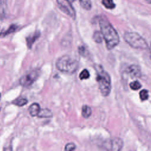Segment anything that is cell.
<instances>
[{
  "label": "cell",
  "mask_w": 151,
  "mask_h": 151,
  "mask_svg": "<svg viewBox=\"0 0 151 151\" xmlns=\"http://www.w3.org/2000/svg\"><path fill=\"white\" fill-rule=\"evenodd\" d=\"M40 109L41 108L39 104L37 103H32L31 105H30L28 109V111L31 116L35 117V116H37Z\"/></svg>",
  "instance_id": "obj_10"
},
{
  "label": "cell",
  "mask_w": 151,
  "mask_h": 151,
  "mask_svg": "<svg viewBox=\"0 0 151 151\" xmlns=\"http://www.w3.org/2000/svg\"><path fill=\"white\" fill-rule=\"evenodd\" d=\"M103 36L100 32L99 31H96L93 34V40L95 42L97 43H100L102 42L103 40Z\"/></svg>",
  "instance_id": "obj_17"
},
{
  "label": "cell",
  "mask_w": 151,
  "mask_h": 151,
  "mask_svg": "<svg viewBox=\"0 0 151 151\" xmlns=\"http://www.w3.org/2000/svg\"><path fill=\"white\" fill-rule=\"evenodd\" d=\"M28 103V100L25 98L23 97H19L16 99L15 100L12 101V103L16 106L21 107L24 105H26L27 103Z\"/></svg>",
  "instance_id": "obj_14"
},
{
  "label": "cell",
  "mask_w": 151,
  "mask_h": 151,
  "mask_svg": "<svg viewBox=\"0 0 151 151\" xmlns=\"http://www.w3.org/2000/svg\"><path fill=\"white\" fill-rule=\"evenodd\" d=\"M55 65L59 71L68 74L75 73L78 68V61L67 55H63L59 58Z\"/></svg>",
  "instance_id": "obj_3"
},
{
  "label": "cell",
  "mask_w": 151,
  "mask_h": 151,
  "mask_svg": "<svg viewBox=\"0 0 151 151\" xmlns=\"http://www.w3.org/2000/svg\"><path fill=\"white\" fill-rule=\"evenodd\" d=\"M146 1L148 2H151V0H146Z\"/></svg>",
  "instance_id": "obj_25"
},
{
  "label": "cell",
  "mask_w": 151,
  "mask_h": 151,
  "mask_svg": "<svg viewBox=\"0 0 151 151\" xmlns=\"http://www.w3.org/2000/svg\"><path fill=\"white\" fill-rule=\"evenodd\" d=\"M101 3L107 9H112L116 7V4L114 3L113 0H102Z\"/></svg>",
  "instance_id": "obj_15"
},
{
  "label": "cell",
  "mask_w": 151,
  "mask_h": 151,
  "mask_svg": "<svg viewBox=\"0 0 151 151\" xmlns=\"http://www.w3.org/2000/svg\"><path fill=\"white\" fill-rule=\"evenodd\" d=\"M123 141L119 138L110 139L104 141L101 145V148L107 150H120L123 147Z\"/></svg>",
  "instance_id": "obj_6"
},
{
  "label": "cell",
  "mask_w": 151,
  "mask_h": 151,
  "mask_svg": "<svg viewBox=\"0 0 151 151\" xmlns=\"http://www.w3.org/2000/svg\"><path fill=\"white\" fill-rule=\"evenodd\" d=\"M6 8V0H0V13H4Z\"/></svg>",
  "instance_id": "obj_21"
},
{
  "label": "cell",
  "mask_w": 151,
  "mask_h": 151,
  "mask_svg": "<svg viewBox=\"0 0 151 151\" xmlns=\"http://www.w3.org/2000/svg\"><path fill=\"white\" fill-rule=\"evenodd\" d=\"M38 76L39 71L38 70H32L20 78L19 84L21 86L25 87L30 86L37 80Z\"/></svg>",
  "instance_id": "obj_7"
},
{
  "label": "cell",
  "mask_w": 151,
  "mask_h": 151,
  "mask_svg": "<svg viewBox=\"0 0 151 151\" xmlns=\"http://www.w3.org/2000/svg\"><path fill=\"white\" fill-rule=\"evenodd\" d=\"M76 145L73 143H67L65 146V150H74L76 149Z\"/></svg>",
  "instance_id": "obj_23"
},
{
  "label": "cell",
  "mask_w": 151,
  "mask_h": 151,
  "mask_svg": "<svg viewBox=\"0 0 151 151\" xmlns=\"http://www.w3.org/2000/svg\"><path fill=\"white\" fill-rule=\"evenodd\" d=\"M99 25L101 33L106 42V47L108 50L113 49L119 43V36L112 25L104 16L100 17Z\"/></svg>",
  "instance_id": "obj_1"
},
{
  "label": "cell",
  "mask_w": 151,
  "mask_h": 151,
  "mask_svg": "<svg viewBox=\"0 0 151 151\" xmlns=\"http://www.w3.org/2000/svg\"><path fill=\"white\" fill-rule=\"evenodd\" d=\"M96 80L99 84L100 93L103 96H107L111 91V78L109 73L100 65H96Z\"/></svg>",
  "instance_id": "obj_2"
},
{
  "label": "cell",
  "mask_w": 151,
  "mask_h": 151,
  "mask_svg": "<svg viewBox=\"0 0 151 151\" xmlns=\"http://www.w3.org/2000/svg\"><path fill=\"white\" fill-rule=\"evenodd\" d=\"M78 51L80 54L83 56H86L87 54V50L84 46H80L78 47Z\"/></svg>",
  "instance_id": "obj_22"
},
{
  "label": "cell",
  "mask_w": 151,
  "mask_h": 151,
  "mask_svg": "<svg viewBox=\"0 0 151 151\" xmlns=\"http://www.w3.org/2000/svg\"><path fill=\"white\" fill-rule=\"evenodd\" d=\"M71 1H72V2H73V1H76V0H70Z\"/></svg>",
  "instance_id": "obj_26"
},
{
  "label": "cell",
  "mask_w": 151,
  "mask_h": 151,
  "mask_svg": "<svg viewBox=\"0 0 151 151\" xmlns=\"http://www.w3.org/2000/svg\"><path fill=\"white\" fill-rule=\"evenodd\" d=\"M0 98H1V94H0Z\"/></svg>",
  "instance_id": "obj_27"
},
{
  "label": "cell",
  "mask_w": 151,
  "mask_h": 151,
  "mask_svg": "<svg viewBox=\"0 0 151 151\" xmlns=\"http://www.w3.org/2000/svg\"><path fill=\"white\" fill-rule=\"evenodd\" d=\"M37 116L38 117H42V118L51 117L52 116V113L50 109L45 108V109H40Z\"/></svg>",
  "instance_id": "obj_11"
},
{
  "label": "cell",
  "mask_w": 151,
  "mask_h": 151,
  "mask_svg": "<svg viewBox=\"0 0 151 151\" xmlns=\"http://www.w3.org/2000/svg\"><path fill=\"white\" fill-rule=\"evenodd\" d=\"M141 84L138 81H134L130 83V87L133 90H137L141 88Z\"/></svg>",
  "instance_id": "obj_18"
},
{
  "label": "cell",
  "mask_w": 151,
  "mask_h": 151,
  "mask_svg": "<svg viewBox=\"0 0 151 151\" xmlns=\"http://www.w3.org/2000/svg\"><path fill=\"white\" fill-rule=\"evenodd\" d=\"M59 9L73 19L76 17V11L69 0H56Z\"/></svg>",
  "instance_id": "obj_5"
},
{
  "label": "cell",
  "mask_w": 151,
  "mask_h": 151,
  "mask_svg": "<svg viewBox=\"0 0 151 151\" xmlns=\"http://www.w3.org/2000/svg\"><path fill=\"white\" fill-rule=\"evenodd\" d=\"M40 32L39 31H37L35 32L33 34L27 37L26 38V42H27V45L28 46V48L31 49L32 45L35 42V41L40 37Z\"/></svg>",
  "instance_id": "obj_9"
},
{
  "label": "cell",
  "mask_w": 151,
  "mask_h": 151,
  "mask_svg": "<svg viewBox=\"0 0 151 151\" xmlns=\"http://www.w3.org/2000/svg\"><path fill=\"white\" fill-rule=\"evenodd\" d=\"M125 41L132 47L138 49H146L148 45L146 40L136 32H127L124 34Z\"/></svg>",
  "instance_id": "obj_4"
},
{
  "label": "cell",
  "mask_w": 151,
  "mask_h": 151,
  "mask_svg": "<svg viewBox=\"0 0 151 151\" xmlns=\"http://www.w3.org/2000/svg\"><path fill=\"white\" fill-rule=\"evenodd\" d=\"M139 96H140V99L142 100V101H144V100H146L148 97H149V94H148V91L146 89H144V90H142L140 91V93H139Z\"/></svg>",
  "instance_id": "obj_19"
},
{
  "label": "cell",
  "mask_w": 151,
  "mask_h": 151,
  "mask_svg": "<svg viewBox=\"0 0 151 151\" xmlns=\"http://www.w3.org/2000/svg\"><path fill=\"white\" fill-rule=\"evenodd\" d=\"M90 77V73L89 71L87 69L83 70L80 74L79 77L81 80H84L87 79Z\"/></svg>",
  "instance_id": "obj_20"
},
{
  "label": "cell",
  "mask_w": 151,
  "mask_h": 151,
  "mask_svg": "<svg viewBox=\"0 0 151 151\" xmlns=\"http://www.w3.org/2000/svg\"><path fill=\"white\" fill-rule=\"evenodd\" d=\"M80 5L86 10H90L91 8V0H80Z\"/></svg>",
  "instance_id": "obj_16"
},
{
  "label": "cell",
  "mask_w": 151,
  "mask_h": 151,
  "mask_svg": "<svg viewBox=\"0 0 151 151\" xmlns=\"http://www.w3.org/2000/svg\"><path fill=\"white\" fill-rule=\"evenodd\" d=\"M127 74L133 78H138L141 76L140 67L136 65H131L126 70Z\"/></svg>",
  "instance_id": "obj_8"
},
{
  "label": "cell",
  "mask_w": 151,
  "mask_h": 151,
  "mask_svg": "<svg viewBox=\"0 0 151 151\" xmlns=\"http://www.w3.org/2000/svg\"><path fill=\"white\" fill-rule=\"evenodd\" d=\"M149 51H150V54H149V57H150V58L151 60V42L150 43V46H149Z\"/></svg>",
  "instance_id": "obj_24"
},
{
  "label": "cell",
  "mask_w": 151,
  "mask_h": 151,
  "mask_svg": "<svg viewBox=\"0 0 151 151\" xmlns=\"http://www.w3.org/2000/svg\"><path fill=\"white\" fill-rule=\"evenodd\" d=\"M81 114L84 118L89 117L91 114V109L87 105H84L81 109Z\"/></svg>",
  "instance_id": "obj_13"
},
{
  "label": "cell",
  "mask_w": 151,
  "mask_h": 151,
  "mask_svg": "<svg viewBox=\"0 0 151 151\" xmlns=\"http://www.w3.org/2000/svg\"><path fill=\"white\" fill-rule=\"evenodd\" d=\"M18 28V26L15 25V24H12L9 26V27L6 29L5 30V31H3V32H1L0 33V37H5L6 35H8V34H11L14 32H15L17 29Z\"/></svg>",
  "instance_id": "obj_12"
}]
</instances>
